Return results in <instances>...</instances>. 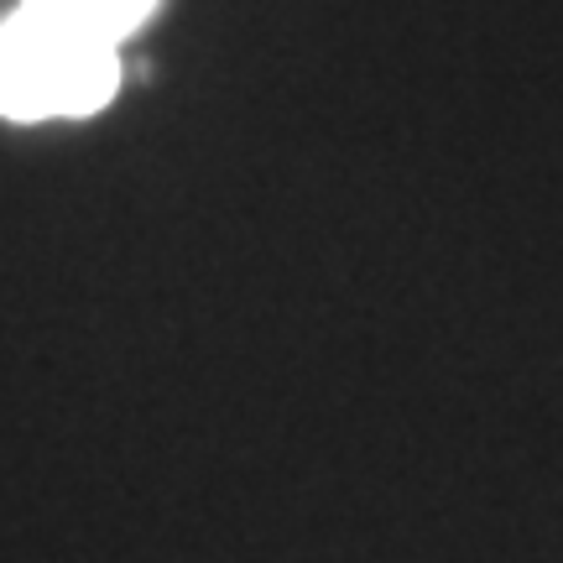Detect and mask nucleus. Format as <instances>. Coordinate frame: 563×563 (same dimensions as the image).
<instances>
[{"instance_id":"f257e3e1","label":"nucleus","mask_w":563,"mask_h":563,"mask_svg":"<svg viewBox=\"0 0 563 563\" xmlns=\"http://www.w3.org/2000/svg\"><path fill=\"white\" fill-rule=\"evenodd\" d=\"M121 84V53L100 37L37 16L21 5L0 26V115L47 121V115H89Z\"/></svg>"},{"instance_id":"f03ea898","label":"nucleus","mask_w":563,"mask_h":563,"mask_svg":"<svg viewBox=\"0 0 563 563\" xmlns=\"http://www.w3.org/2000/svg\"><path fill=\"white\" fill-rule=\"evenodd\" d=\"M152 5L157 0H26V11L58 21V26H74L84 37H100L110 47H121V37L136 32Z\"/></svg>"}]
</instances>
